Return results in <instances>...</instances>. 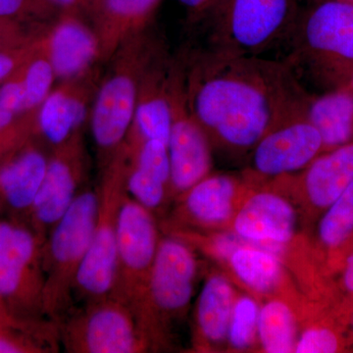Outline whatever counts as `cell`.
<instances>
[{"label":"cell","instance_id":"6da1fadb","mask_svg":"<svg viewBox=\"0 0 353 353\" xmlns=\"http://www.w3.org/2000/svg\"><path fill=\"white\" fill-rule=\"evenodd\" d=\"M185 90L211 145L233 153L252 152L268 132L304 117L311 95L285 60L209 50Z\"/></svg>","mask_w":353,"mask_h":353},{"label":"cell","instance_id":"7a4b0ae2","mask_svg":"<svg viewBox=\"0 0 353 353\" xmlns=\"http://www.w3.org/2000/svg\"><path fill=\"white\" fill-rule=\"evenodd\" d=\"M285 43V61L324 92L343 88L353 76V2L317 0L299 11Z\"/></svg>","mask_w":353,"mask_h":353},{"label":"cell","instance_id":"3957f363","mask_svg":"<svg viewBox=\"0 0 353 353\" xmlns=\"http://www.w3.org/2000/svg\"><path fill=\"white\" fill-rule=\"evenodd\" d=\"M196 252L175 236L160 239L145 292L132 309L150 352L172 350L194 296Z\"/></svg>","mask_w":353,"mask_h":353},{"label":"cell","instance_id":"277c9868","mask_svg":"<svg viewBox=\"0 0 353 353\" xmlns=\"http://www.w3.org/2000/svg\"><path fill=\"white\" fill-rule=\"evenodd\" d=\"M299 0H217L209 22V50L261 57L285 43L294 28Z\"/></svg>","mask_w":353,"mask_h":353},{"label":"cell","instance_id":"5b68a950","mask_svg":"<svg viewBox=\"0 0 353 353\" xmlns=\"http://www.w3.org/2000/svg\"><path fill=\"white\" fill-rule=\"evenodd\" d=\"M97 202V192L79 194L46 245L44 312L57 324L72 310L77 276L92 243Z\"/></svg>","mask_w":353,"mask_h":353},{"label":"cell","instance_id":"8992f818","mask_svg":"<svg viewBox=\"0 0 353 353\" xmlns=\"http://www.w3.org/2000/svg\"><path fill=\"white\" fill-rule=\"evenodd\" d=\"M129 152L122 148L102 176L97 192V219L92 243L76 279L74 294L88 301L110 296L115 282L118 219L127 194Z\"/></svg>","mask_w":353,"mask_h":353},{"label":"cell","instance_id":"52a82bcc","mask_svg":"<svg viewBox=\"0 0 353 353\" xmlns=\"http://www.w3.org/2000/svg\"><path fill=\"white\" fill-rule=\"evenodd\" d=\"M60 345L70 353H141L146 345L131 309L110 296L88 301L58 322Z\"/></svg>","mask_w":353,"mask_h":353},{"label":"cell","instance_id":"ba28073f","mask_svg":"<svg viewBox=\"0 0 353 353\" xmlns=\"http://www.w3.org/2000/svg\"><path fill=\"white\" fill-rule=\"evenodd\" d=\"M160 239L155 215L127 192L118 219L115 282L110 296L131 310L145 292Z\"/></svg>","mask_w":353,"mask_h":353},{"label":"cell","instance_id":"9c48e42d","mask_svg":"<svg viewBox=\"0 0 353 353\" xmlns=\"http://www.w3.org/2000/svg\"><path fill=\"white\" fill-rule=\"evenodd\" d=\"M352 181L353 141L321 153L299 173L266 183L294 202L309 234Z\"/></svg>","mask_w":353,"mask_h":353},{"label":"cell","instance_id":"30bf717a","mask_svg":"<svg viewBox=\"0 0 353 353\" xmlns=\"http://www.w3.org/2000/svg\"><path fill=\"white\" fill-rule=\"evenodd\" d=\"M232 233L280 256L307 236L299 209L283 192L265 183L252 187L232 222Z\"/></svg>","mask_w":353,"mask_h":353},{"label":"cell","instance_id":"8fae6325","mask_svg":"<svg viewBox=\"0 0 353 353\" xmlns=\"http://www.w3.org/2000/svg\"><path fill=\"white\" fill-rule=\"evenodd\" d=\"M172 125L168 141L170 196L178 201L196 183L211 173L212 145L190 110L185 83L180 77H169Z\"/></svg>","mask_w":353,"mask_h":353},{"label":"cell","instance_id":"7c38bea8","mask_svg":"<svg viewBox=\"0 0 353 353\" xmlns=\"http://www.w3.org/2000/svg\"><path fill=\"white\" fill-rule=\"evenodd\" d=\"M250 188L243 176L210 173L176 201L175 211L164 221L162 229L202 233L230 231Z\"/></svg>","mask_w":353,"mask_h":353},{"label":"cell","instance_id":"4fadbf2b","mask_svg":"<svg viewBox=\"0 0 353 353\" xmlns=\"http://www.w3.org/2000/svg\"><path fill=\"white\" fill-rule=\"evenodd\" d=\"M250 152L243 176L252 187H259L303 170L323 153V141L304 116L268 132Z\"/></svg>","mask_w":353,"mask_h":353},{"label":"cell","instance_id":"5bb4252c","mask_svg":"<svg viewBox=\"0 0 353 353\" xmlns=\"http://www.w3.org/2000/svg\"><path fill=\"white\" fill-rule=\"evenodd\" d=\"M234 284L259 301L284 297L297 304L312 299L305 296L287 265L276 253L243 241L223 265Z\"/></svg>","mask_w":353,"mask_h":353},{"label":"cell","instance_id":"9a60e30c","mask_svg":"<svg viewBox=\"0 0 353 353\" xmlns=\"http://www.w3.org/2000/svg\"><path fill=\"white\" fill-rule=\"evenodd\" d=\"M85 166V150L78 132L55 146L32 206L34 220L43 231H51L78 196Z\"/></svg>","mask_w":353,"mask_h":353},{"label":"cell","instance_id":"2e32d148","mask_svg":"<svg viewBox=\"0 0 353 353\" xmlns=\"http://www.w3.org/2000/svg\"><path fill=\"white\" fill-rule=\"evenodd\" d=\"M36 236L9 223H0V296L27 294L43 308L46 277L39 270Z\"/></svg>","mask_w":353,"mask_h":353},{"label":"cell","instance_id":"e0dca14e","mask_svg":"<svg viewBox=\"0 0 353 353\" xmlns=\"http://www.w3.org/2000/svg\"><path fill=\"white\" fill-rule=\"evenodd\" d=\"M136 74L118 71L102 85L92 114V136L102 150H116L131 127L138 103Z\"/></svg>","mask_w":353,"mask_h":353},{"label":"cell","instance_id":"ac0fdd59","mask_svg":"<svg viewBox=\"0 0 353 353\" xmlns=\"http://www.w3.org/2000/svg\"><path fill=\"white\" fill-rule=\"evenodd\" d=\"M236 294L233 281L226 273H209L194 309L192 334L194 352H214L226 348Z\"/></svg>","mask_w":353,"mask_h":353},{"label":"cell","instance_id":"d6986e66","mask_svg":"<svg viewBox=\"0 0 353 353\" xmlns=\"http://www.w3.org/2000/svg\"><path fill=\"white\" fill-rule=\"evenodd\" d=\"M127 192L157 216L163 212L170 196L168 146L155 139L141 141L130 152Z\"/></svg>","mask_w":353,"mask_h":353},{"label":"cell","instance_id":"ffe728a7","mask_svg":"<svg viewBox=\"0 0 353 353\" xmlns=\"http://www.w3.org/2000/svg\"><path fill=\"white\" fill-rule=\"evenodd\" d=\"M43 46L55 76L64 80L81 75L99 57L97 34L74 17L60 21Z\"/></svg>","mask_w":353,"mask_h":353},{"label":"cell","instance_id":"44dd1931","mask_svg":"<svg viewBox=\"0 0 353 353\" xmlns=\"http://www.w3.org/2000/svg\"><path fill=\"white\" fill-rule=\"evenodd\" d=\"M306 118L319 132L323 152L353 141V92L345 88L310 95Z\"/></svg>","mask_w":353,"mask_h":353},{"label":"cell","instance_id":"7402d4cb","mask_svg":"<svg viewBox=\"0 0 353 353\" xmlns=\"http://www.w3.org/2000/svg\"><path fill=\"white\" fill-rule=\"evenodd\" d=\"M146 74L134 113V125L139 139L134 146L148 139L162 141L168 146L172 125L169 77L162 70Z\"/></svg>","mask_w":353,"mask_h":353},{"label":"cell","instance_id":"603a6c76","mask_svg":"<svg viewBox=\"0 0 353 353\" xmlns=\"http://www.w3.org/2000/svg\"><path fill=\"white\" fill-rule=\"evenodd\" d=\"M312 303L297 304L284 297L265 299L260 305L259 318V352H294L301 316Z\"/></svg>","mask_w":353,"mask_h":353},{"label":"cell","instance_id":"cb8c5ba5","mask_svg":"<svg viewBox=\"0 0 353 353\" xmlns=\"http://www.w3.org/2000/svg\"><path fill=\"white\" fill-rule=\"evenodd\" d=\"M294 352H353L347 318L334 305L317 309L301 321Z\"/></svg>","mask_w":353,"mask_h":353},{"label":"cell","instance_id":"d4e9b609","mask_svg":"<svg viewBox=\"0 0 353 353\" xmlns=\"http://www.w3.org/2000/svg\"><path fill=\"white\" fill-rule=\"evenodd\" d=\"M161 0H101L99 6V55H108L130 32L148 24Z\"/></svg>","mask_w":353,"mask_h":353},{"label":"cell","instance_id":"484cf974","mask_svg":"<svg viewBox=\"0 0 353 353\" xmlns=\"http://www.w3.org/2000/svg\"><path fill=\"white\" fill-rule=\"evenodd\" d=\"M48 165L43 152L29 148L0 168V190L13 208H32Z\"/></svg>","mask_w":353,"mask_h":353},{"label":"cell","instance_id":"4316f807","mask_svg":"<svg viewBox=\"0 0 353 353\" xmlns=\"http://www.w3.org/2000/svg\"><path fill=\"white\" fill-rule=\"evenodd\" d=\"M87 116L85 97L72 87L51 92L39 106L38 126L46 139L57 146L78 132Z\"/></svg>","mask_w":353,"mask_h":353},{"label":"cell","instance_id":"83f0119b","mask_svg":"<svg viewBox=\"0 0 353 353\" xmlns=\"http://www.w3.org/2000/svg\"><path fill=\"white\" fill-rule=\"evenodd\" d=\"M352 232L353 181L340 197L325 211L308 234L313 254L325 271L327 272L326 265L329 259Z\"/></svg>","mask_w":353,"mask_h":353},{"label":"cell","instance_id":"f1b7e54d","mask_svg":"<svg viewBox=\"0 0 353 353\" xmlns=\"http://www.w3.org/2000/svg\"><path fill=\"white\" fill-rule=\"evenodd\" d=\"M261 303L248 292H236L234 299L226 348L234 352H254L259 350V318ZM259 352V350H257Z\"/></svg>","mask_w":353,"mask_h":353},{"label":"cell","instance_id":"f546056e","mask_svg":"<svg viewBox=\"0 0 353 353\" xmlns=\"http://www.w3.org/2000/svg\"><path fill=\"white\" fill-rule=\"evenodd\" d=\"M24 85L26 111L39 108L51 92L55 73L43 44L38 43L32 57L21 66Z\"/></svg>","mask_w":353,"mask_h":353},{"label":"cell","instance_id":"4dcf8cb0","mask_svg":"<svg viewBox=\"0 0 353 353\" xmlns=\"http://www.w3.org/2000/svg\"><path fill=\"white\" fill-rule=\"evenodd\" d=\"M332 278L336 307L350 323L353 309V252L343 260Z\"/></svg>","mask_w":353,"mask_h":353},{"label":"cell","instance_id":"1f68e13d","mask_svg":"<svg viewBox=\"0 0 353 353\" xmlns=\"http://www.w3.org/2000/svg\"><path fill=\"white\" fill-rule=\"evenodd\" d=\"M20 68L0 85V109L15 115L27 112L24 85L21 78Z\"/></svg>","mask_w":353,"mask_h":353},{"label":"cell","instance_id":"d6a6232c","mask_svg":"<svg viewBox=\"0 0 353 353\" xmlns=\"http://www.w3.org/2000/svg\"><path fill=\"white\" fill-rule=\"evenodd\" d=\"M38 43H21L0 51V85L32 57Z\"/></svg>","mask_w":353,"mask_h":353},{"label":"cell","instance_id":"836d02e7","mask_svg":"<svg viewBox=\"0 0 353 353\" xmlns=\"http://www.w3.org/2000/svg\"><path fill=\"white\" fill-rule=\"evenodd\" d=\"M23 43L17 26L11 19H0V51Z\"/></svg>","mask_w":353,"mask_h":353},{"label":"cell","instance_id":"e575fe53","mask_svg":"<svg viewBox=\"0 0 353 353\" xmlns=\"http://www.w3.org/2000/svg\"><path fill=\"white\" fill-rule=\"evenodd\" d=\"M353 252V232L352 234L347 239V241L341 245V248L334 252L333 256L329 259L328 263L326 265L327 273L331 277H333L334 274L340 268L343 260L347 259L348 255L352 254Z\"/></svg>","mask_w":353,"mask_h":353},{"label":"cell","instance_id":"d590c367","mask_svg":"<svg viewBox=\"0 0 353 353\" xmlns=\"http://www.w3.org/2000/svg\"><path fill=\"white\" fill-rule=\"evenodd\" d=\"M196 20L203 19L217 0H178Z\"/></svg>","mask_w":353,"mask_h":353},{"label":"cell","instance_id":"8d00e7d4","mask_svg":"<svg viewBox=\"0 0 353 353\" xmlns=\"http://www.w3.org/2000/svg\"><path fill=\"white\" fill-rule=\"evenodd\" d=\"M30 0H0V19H11L24 10Z\"/></svg>","mask_w":353,"mask_h":353},{"label":"cell","instance_id":"74e56055","mask_svg":"<svg viewBox=\"0 0 353 353\" xmlns=\"http://www.w3.org/2000/svg\"><path fill=\"white\" fill-rule=\"evenodd\" d=\"M15 114L0 109V143L1 139L10 134L15 124Z\"/></svg>","mask_w":353,"mask_h":353},{"label":"cell","instance_id":"f35d334b","mask_svg":"<svg viewBox=\"0 0 353 353\" xmlns=\"http://www.w3.org/2000/svg\"><path fill=\"white\" fill-rule=\"evenodd\" d=\"M32 1V0H30V2ZM43 1L48 2V3L53 4V6H59V7H71L76 6V4H78L79 2L83 1V0H43ZM28 4V6H29Z\"/></svg>","mask_w":353,"mask_h":353},{"label":"cell","instance_id":"ab89813d","mask_svg":"<svg viewBox=\"0 0 353 353\" xmlns=\"http://www.w3.org/2000/svg\"><path fill=\"white\" fill-rule=\"evenodd\" d=\"M17 348L14 347L7 339L0 336V353H16Z\"/></svg>","mask_w":353,"mask_h":353},{"label":"cell","instance_id":"60d3db41","mask_svg":"<svg viewBox=\"0 0 353 353\" xmlns=\"http://www.w3.org/2000/svg\"><path fill=\"white\" fill-rule=\"evenodd\" d=\"M350 333H352V340H353V309L352 313H350Z\"/></svg>","mask_w":353,"mask_h":353},{"label":"cell","instance_id":"b9f144b4","mask_svg":"<svg viewBox=\"0 0 353 353\" xmlns=\"http://www.w3.org/2000/svg\"><path fill=\"white\" fill-rule=\"evenodd\" d=\"M343 88H347V90H350V92H353V76L352 77V79H350V82H348Z\"/></svg>","mask_w":353,"mask_h":353},{"label":"cell","instance_id":"7bdbcfd3","mask_svg":"<svg viewBox=\"0 0 353 353\" xmlns=\"http://www.w3.org/2000/svg\"><path fill=\"white\" fill-rule=\"evenodd\" d=\"M343 1L353 2V0H343Z\"/></svg>","mask_w":353,"mask_h":353}]
</instances>
